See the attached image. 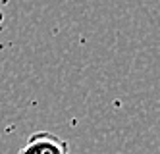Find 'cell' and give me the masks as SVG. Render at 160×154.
I'll return each instance as SVG.
<instances>
[{
    "label": "cell",
    "mask_w": 160,
    "mask_h": 154,
    "mask_svg": "<svg viewBox=\"0 0 160 154\" xmlns=\"http://www.w3.org/2000/svg\"><path fill=\"white\" fill-rule=\"evenodd\" d=\"M18 154H70V145L50 131L33 133Z\"/></svg>",
    "instance_id": "6da1fadb"
}]
</instances>
